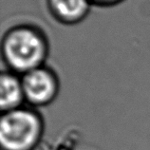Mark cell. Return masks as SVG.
I'll return each instance as SVG.
<instances>
[{"label": "cell", "mask_w": 150, "mask_h": 150, "mask_svg": "<svg viewBox=\"0 0 150 150\" xmlns=\"http://www.w3.org/2000/svg\"><path fill=\"white\" fill-rule=\"evenodd\" d=\"M43 124L29 109L16 108L4 112L0 121L2 150H33L40 141Z\"/></svg>", "instance_id": "obj_1"}, {"label": "cell", "mask_w": 150, "mask_h": 150, "mask_svg": "<svg viewBox=\"0 0 150 150\" xmlns=\"http://www.w3.org/2000/svg\"><path fill=\"white\" fill-rule=\"evenodd\" d=\"M3 49L8 64L24 73L39 68L46 53L43 38L27 28L11 31L5 39Z\"/></svg>", "instance_id": "obj_2"}, {"label": "cell", "mask_w": 150, "mask_h": 150, "mask_svg": "<svg viewBox=\"0 0 150 150\" xmlns=\"http://www.w3.org/2000/svg\"><path fill=\"white\" fill-rule=\"evenodd\" d=\"M22 86L25 98L35 105L49 104L57 92V83L52 73L41 68L25 73Z\"/></svg>", "instance_id": "obj_3"}, {"label": "cell", "mask_w": 150, "mask_h": 150, "mask_svg": "<svg viewBox=\"0 0 150 150\" xmlns=\"http://www.w3.org/2000/svg\"><path fill=\"white\" fill-rule=\"evenodd\" d=\"M0 106L4 112L19 108L25 98L22 81L10 73H4L0 82Z\"/></svg>", "instance_id": "obj_4"}, {"label": "cell", "mask_w": 150, "mask_h": 150, "mask_svg": "<svg viewBox=\"0 0 150 150\" xmlns=\"http://www.w3.org/2000/svg\"><path fill=\"white\" fill-rule=\"evenodd\" d=\"M50 6L61 20L73 22L84 17L89 3L88 0H50Z\"/></svg>", "instance_id": "obj_5"}, {"label": "cell", "mask_w": 150, "mask_h": 150, "mask_svg": "<svg viewBox=\"0 0 150 150\" xmlns=\"http://www.w3.org/2000/svg\"><path fill=\"white\" fill-rule=\"evenodd\" d=\"M97 1H100V2H114L115 0H97Z\"/></svg>", "instance_id": "obj_6"}]
</instances>
